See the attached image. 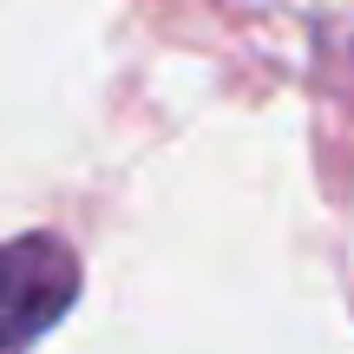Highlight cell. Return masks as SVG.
<instances>
[{
    "mask_svg": "<svg viewBox=\"0 0 354 354\" xmlns=\"http://www.w3.org/2000/svg\"><path fill=\"white\" fill-rule=\"evenodd\" d=\"M79 263L59 236L0 243V348H26L73 308Z\"/></svg>",
    "mask_w": 354,
    "mask_h": 354,
    "instance_id": "6da1fadb",
    "label": "cell"
}]
</instances>
